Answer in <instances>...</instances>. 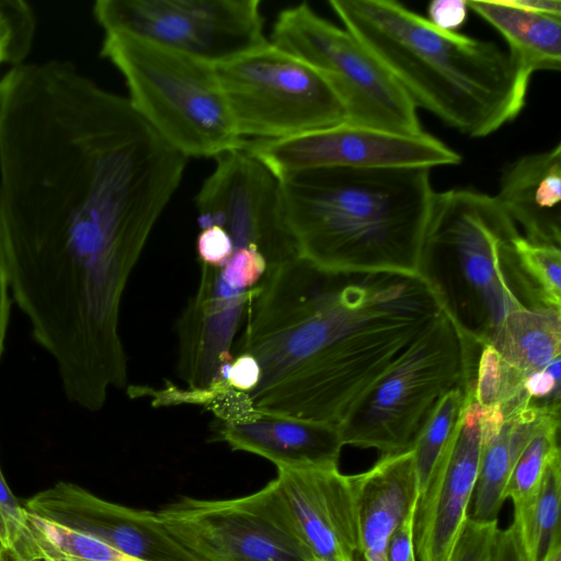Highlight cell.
<instances>
[{
  "instance_id": "30",
  "label": "cell",
  "mask_w": 561,
  "mask_h": 561,
  "mask_svg": "<svg viewBox=\"0 0 561 561\" xmlns=\"http://www.w3.org/2000/svg\"><path fill=\"white\" fill-rule=\"evenodd\" d=\"M0 549L12 561H34L26 510L5 481L0 466Z\"/></svg>"
},
{
  "instance_id": "5",
  "label": "cell",
  "mask_w": 561,
  "mask_h": 561,
  "mask_svg": "<svg viewBox=\"0 0 561 561\" xmlns=\"http://www.w3.org/2000/svg\"><path fill=\"white\" fill-rule=\"evenodd\" d=\"M518 234L494 196L471 188L435 192L420 274L461 332L481 346L491 342L508 313L527 307L504 266Z\"/></svg>"
},
{
  "instance_id": "14",
  "label": "cell",
  "mask_w": 561,
  "mask_h": 561,
  "mask_svg": "<svg viewBox=\"0 0 561 561\" xmlns=\"http://www.w3.org/2000/svg\"><path fill=\"white\" fill-rule=\"evenodd\" d=\"M23 506L138 561H206L171 535L156 512L105 501L72 482L58 481L25 500Z\"/></svg>"
},
{
  "instance_id": "22",
  "label": "cell",
  "mask_w": 561,
  "mask_h": 561,
  "mask_svg": "<svg viewBox=\"0 0 561 561\" xmlns=\"http://www.w3.org/2000/svg\"><path fill=\"white\" fill-rule=\"evenodd\" d=\"M525 377L561 355V309L523 307L508 313L489 343Z\"/></svg>"
},
{
  "instance_id": "38",
  "label": "cell",
  "mask_w": 561,
  "mask_h": 561,
  "mask_svg": "<svg viewBox=\"0 0 561 561\" xmlns=\"http://www.w3.org/2000/svg\"><path fill=\"white\" fill-rule=\"evenodd\" d=\"M0 561H12V559L0 549Z\"/></svg>"
},
{
  "instance_id": "20",
  "label": "cell",
  "mask_w": 561,
  "mask_h": 561,
  "mask_svg": "<svg viewBox=\"0 0 561 561\" xmlns=\"http://www.w3.org/2000/svg\"><path fill=\"white\" fill-rule=\"evenodd\" d=\"M547 415L528 403L507 413L496 408H483V444L470 518L479 522L497 519L513 467Z\"/></svg>"
},
{
  "instance_id": "28",
  "label": "cell",
  "mask_w": 561,
  "mask_h": 561,
  "mask_svg": "<svg viewBox=\"0 0 561 561\" xmlns=\"http://www.w3.org/2000/svg\"><path fill=\"white\" fill-rule=\"evenodd\" d=\"M559 428L560 416H545L513 467L504 500L517 505L537 492L547 461L559 449Z\"/></svg>"
},
{
  "instance_id": "32",
  "label": "cell",
  "mask_w": 561,
  "mask_h": 561,
  "mask_svg": "<svg viewBox=\"0 0 561 561\" xmlns=\"http://www.w3.org/2000/svg\"><path fill=\"white\" fill-rule=\"evenodd\" d=\"M196 251L202 265L220 267L231 257L233 245L221 227L206 225L199 227Z\"/></svg>"
},
{
  "instance_id": "19",
  "label": "cell",
  "mask_w": 561,
  "mask_h": 561,
  "mask_svg": "<svg viewBox=\"0 0 561 561\" xmlns=\"http://www.w3.org/2000/svg\"><path fill=\"white\" fill-rule=\"evenodd\" d=\"M359 528V561H388L391 535L409 512L415 493L412 448L380 456L367 471L352 476Z\"/></svg>"
},
{
  "instance_id": "26",
  "label": "cell",
  "mask_w": 561,
  "mask_h": 561,
  "mask_svg": "<svg viewBox=\"0 0 561 561\" xmlns=\"http://www.w3.org/2000/svg\"><path fill=\"white\" fill-rule=\"evenodd\" d=\"M473 392V383L458 387L438 402L413 446L415 493L424 492L433 471L451 439L461 412Z\"/></svg>"
},
{
  "instance_id": "10",
  "label": "cell",
  "mask_w": 561,
  "mask_h": 561,
  "mask_svg": "<svg viewBox=\"0 0 561 561\" xmlns=\"http://www.w3.org/2000/svg\"><path fill=\"white\" fill-rule=\"evenodd\" d=\"M104 34H125L213 66L264 45L260 0H98Z\"/></svg>"
},
{
  "instance_id": "8",
  "label": "cell",
  "mask_w": 561,
  "mask_h": 561,
  "mask_svg": "<svg viewBox=\"0 0 561 561\" xmlns=\"http://www.w3.org/2000/svg\"><path fill=\"white\" fill-rule=\"evenodd\" d=\"M215 69L244 141L288 138L346 122L328 80L270 41Z\"/></svg>"
},
{
  "instance_id": "21",
  "label": "cell",
  "mask_w": 561,
  "mask_h": 561,
  "mask_svg": "<svg viewBox=\"0 0 561 561\" xmlns=\"http://www.w3.org/2000/svg\"><path fill=\"white\" fill-rule=\"evenodd\" d=\"M467 5L503 36L527 80L536 71L560 70L561 16L525 9L515 0H467Z\"/></svg>"
},
{
  "instance_id": "34",
  "label": "cell",
  "mask_w": 561,
  "mask_h": 561,
  "mask_svg": "<svg viewBox=\"0 0 561 561\" xmlns=\"http://www.w3.org/2000/svg\"><path fill=\"white\" fill-rule=\"evenodd\" d=\"M467 0H434L428 4V21L446 32H456L467 20Z\"/></svg>"
},
{
  "instance_id": "6",
  "label": "cell",
  "mask_w": 561,
  "mask_h": 561,
  "mask_svg": "<svg viewBox=\"0 0 561 561\" xmlns=\"http://www.w3.org/2000/svg\"><path fill=\"white\" fill-rule=\"evenodd\" d=\"M101 56L122 73L128 100L170 146L216 158L245 146L215 66L125 34H104Z\"/></svg>"
},
{
  "instance_id": "9",
  "label": "cell",
  "mask_w": 561,
  "mask_h": 561,
  "mask_svg": "<svg viewBox=\"0 0 561 561\" xmlns=\"http://www.w3.org/2000/svg\"><path fill=\"white\" fill-rule=\"evenodd\" d=\"M318 70L343 103L346 122L399 134H422L416 106L385 66L346 28L308 3L282 10L268 39Z\"/></svg>"
},
{
  "instance_id": "31",
  "label": "cell",
  "mask_w": 561,
  "mask_h": 561,
  "mask_svg": "<svg viewBox=\"0 0 561 561\" xmlns=\"http://www.w3.org/2000/svg\"><path fill=\"white\" fill-rule=\"evenodd\" d=\"M497 519L479 522L468 517L450 561H493Z\"/></svg>"
},
{
  "instance_id": "24",
  "label": "cell",
  "mask_w": 561,
  "mask_h": 561,
  "mask_svg": "<svg viewBox=\"0 0 561 561\" xmlns=\"http://www.w3.org/2000/svg\"><path fill=\"white\" fill-rule=\"evenodd\" d=\"M504 266L529 307L561 309L560 247L536 243L518 234L506 251Z\"/></svg>"
},
{
  "instance_id": "3",
  "label": "cell",
  "mask_w": 561,
  "mask_h": 561,
  "mask_svg": "<svg viewBox=\"0 0 561 561\" xmlns=\"http://www.w3.org/2000/svg\"><path fill=\"white\" fill-rule=\"evenodd\" d=\"M278 182L299 259L329 271L420 274L430 169L318 168Z\"/></svg>"
},
{
  "instance_id": "33",
  "label": "cell",
  "mask_w": 561,
  "mask_h": 561,
  "mask_svg": "<svg viewBox=\"0 0 561 561\" xmlns=\"http://www.w3.org/2000/svg\"><path fill=\"white\" fill-rule=\"evenodd\" d=\"M259 380V364L254 357L248 354L233 356L232 362L224 375L226 386L243 394L250 393L256 387Z\"/></svg>"
},
{
  "instance_id": "12",
  "label": "cell",
  "mask_w": 561,
  "mask_h": 561,
  "mask_svg": "<svg viewBox=\"0 0 561 561\" xmlns=\"http://www.w3.org/2000/svg\"><path fill=\"white\" fill-rule=\"evenodd\" d=\"M245 149L277 180L318 168L455 165L461 156L427 134H399L344 122L276 140L245 141Z\"/></svg>"
},
{
  "instance_id": "13",
  "label": "cell",
  "mask_w": 561,
  "mask_h": 561,
  "mask_svg": "<svg viewBox=\"0 0 561 561\" xmlns=\"http://www.w3.org/2000/svg\"><path fill=\"white\" fill-rule=\"evenodd\" d=\"M215 160L195 201L198 227H221L233 249H257L267 270L298 257L285 222L278 180L245 148Z\"/></svg>"
},
{
  "instance_id": "25",
  "label": "cell",
  "mask_w": 561,
  "mask_h": 561,
  "mask_svg": "<svg viewBox=\"0 0 561 561\" xmlns=\"http://www.w3.org/2000/svg\"><path fill=\"white\" fill-rule=\"evenodd\" d=\"M34 561H138L106 542L26 511Z\"/></svg>"
},
{
  "instance_id": "15",
  "label": "cell",
  "mask_w": 561,
  "mask_h": 561,
  "mask_svg": "<svg viewBox=\"0 0 561 561\" xmlns=\"http://www.w3.org/2000/svg\"><path fill=\"white\" fill-rule=\"evenodd\" d=\"M483 407L469 397L422 495L413 527L420 561H450L468 519L483 444Z\"/></svg>"
},
{
  "instance_id": "27",
  "label": "cell",
  "mask_w": 561,
  "mask_h": 561,
  "mask_svg": "<svg viewBox=\"0 0 561 561\" xmlns=\"http://www.w3.org/2000/svg\"><path fill=\"white\" fill-rule=\"evenodd\" d=\"M525 379L501 358L492 345L481 346L473 380V396L481 407L499 408L506 413L528 403L524 392Z\"/></svg>"
},
{
  "instance_id": "2",
  "label": "cell",
  "mask_w": 561,
  "mask_h": 561,
  "mask_svg": "<svg viewBox=\"0 0 561 561\" xmlns=\"http://www.w3.org/2000/svg\"><path fill=\"white\" fill-rule=\"evenodd\" d=\"M421 274L329 271L299 257L267 270L232 357L260 380L253 412L340 427L363 394L445 316Z\"/></svg>"
},
{
  "instance_id": "4",
  "label": "cell",
  "mask_w": 561,
  "mask_h": 561,
  "mask_svg": "<svg viewBox=\"0 0 561 561\" xmlns=\"http://www.w3.org/2000/svg\"><path fill=\"white\" fill-rule=\"evenodd\" d=\"M329 5L417 107L469 137H485L523 110L529 80L492 42L446 32L391 0Z\"/></svg>"
},
{
  "instance_id": "11",
  "label": "cell",
  "mask_w": 561,
  "mask_h": 561,
  "mask_svg": "<svg viewBox=\"0 0 561 561\" xmlns=\"http://www.w3.org/2000/svg\"><path fill=\"white\" fill-rule=\"evenodd\" d=\"M156 514L171 535L206 561H314L275 480L236 499L183 496Z\"/></svg>"
},
{
  "instance_id": "39",
  "label": "cell",
  "mask_w": 561,
  "mask_h": 561,
  "mask_svg": "<svg viewBox=\"0 0 561 561\" xmlns=\"http://www.w3.org/2000/svg\"><path fill=\"white\" fill-rule=\"evenodd\" d=\"M409 561H416L415 551L411 554Z\"/></svg>"
},
{
  "instance_id": "16",
  "label": "cell",
  "mask_w": 561,
  "mask_h": 561,
  "mask_svg": "<svg viewBox=\"0 0 561 561\" xmlns=\"http://www.w3.org/2000/svg\"><path fill=\"white\" fill-rule=\"evenodd\" d=\"M274 480L313 560L355 561L360 553V528L352 476L333 465L278 468Z\"/></svg>"
},
{
  "instance_id": "7",
  "label": "cell",
  "mask_w": 561,
  "mask_h": 561,
  "mask_svg": "<svg viewBox=\"0 0 561 561\" xmlns=\"http://www.w3.org/2000/svg\"><path fill=\"white\" fill-rule=\"evenodd\" d=\"M480 350L446 312L352 408L339 427L343 445L380 456L411 449L444 396L473 383Z\"/></svg>"
},
{
  "instance_id": "37",
  "label": "cell",
  "mask_w": 561,
  "mask_h": 561,
  "mask_svg": "<svg viewBox=\"0 0 561 561\" xmlns=\"http://www.w3.org/2000/svg\"><path fill=\"white\" fill-rule=\"evenodd\" d=\"M493 561H526L513 525L506 529H497Z\"/></svg>"
},
{
  "instance_id": "23",
  "label": "cell",
  "mask_w": 561,
  "mask_h": 561,
  "mask_svg": "<svg viewBox=\"0 0 561 561\" xmlns=\"http://www.w3.org/2000/svg\"><path fill=\"white\" fill-rule=\"evenodd\" d=\"M561 459L560 448L549 458L537 492L514 505V520L526 561H552L560 545Z\"/></svg>"
},
{
  "instance_id": "1",
  "label": "cell",
  "mask_w": 561,
  "mask_h": 561,
  "mask_svg": "<svg viewBox=\"0 0 561 561\" xmlns=\"http://www.w3.org/2000/svg\"><path fill=\"white\" fill-rule=\"evenodd\" d=\"M187 158L70 60L0 79V227L10 290L56 330L115 319Z\"/></svg>"
},
{
  "instance_id": "36",
  "label": "cell",
  "mask_w": 561,
  "mask_h": 561,
  "mask_svg": "<svg viewBox=\"0 0 561 561\" xmlns=\"http://www.w3.org/2000/svg\"><path fill=\"white\" fill-rule=\"evenodd\" d=\"M10 282L7 265V256L0 227V359L4 351V342L10 319Z\"/></svg>"
},
{
  "instance_id": "17",
  "label": "cell",
  "mask_w": 561,
  "mask_h": 561,
  "mask_svg": "<svg viewBox=\"0 0 561 561\" xmlns=\"http://www.w3.org/2000/svg\"><path fill=\"white\" fill-rule=\"evenodd\" d=\"M215 440L261 456L278 468L337 465L343 442L333 425L255 412L239 421L216 420Z\"/></svg>"
},
{
  "instance_id": "29",
  "label": "cell",
  "mask_w": 561,
  "mask_h": 561,
  "mask_svg": "<svg viewBox=\"0 0 561 561\" xmlns=\"http://www.w3.org/2000/svg\"><path fill=\"white\" fill-rule=\"evenodd\" d=\"M37 18L23 0H0V67L25 62L36 34Z\"/></svg>"
},
{
  "instance_id": "35",
  "label": "cell",
  "mask_w": 561,
  "mask_h": 561,
  "mask_svg": "<svg viewBox=\"0 0 561 561\" xmlns=\"http://www.w3.org/2000/svg\"><path fill=\"white\" fill-rule=\"evenodd\" d=\"M419 496H416L402 519L396 528L388 545V561H409L414 552L413 527Z\"/></svg>"
},
{
  "instance_id": "18",
  "label": "cell",
  "mask_w": 561,
  "mask_h": 561,
  "mask_svg": "<svg viewBox=\"0 0 561 561\" xmlns=\"http://www.w3.org/2000/svg\"><path fill=\"white\" fill-rule=\"evenodd\" d=\"M529 241L561 243V145L526 154L502 172L494 196Z\"/></svg>"
}]
</instances>
